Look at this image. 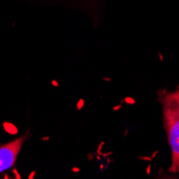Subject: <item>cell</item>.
<instances>
[{
	"instance_id": "7a4b0ae2",
	"label": "cell",
	"mask_w": 179,
	"mask_h": 179,
	"mask_svg": "<svg viewBox=\"0 0 179 179\" xmlns=\"http://www.w3.org/2000/svg\"><path fill=\"white\" fill-rule=\"evenodd\" d=\"M26 136H21L8 144L0 146V173L13 167Z\"/></svg>"
},
{
	"instance_id": "3957f363",
	"label": "cell",
	"mask_w": 179,
	"mask_h": 179,
	"mask_svg": "<svg viewBox=\"0 0 179 179\" xmlns=\"http://www.w3.org/2000/svg\"><path fill=\"white\" fill-rule=\"evenodd\" d=\"M3 129L7 133L12 134V135L18 133V129L16 128V126L11 122H3Z\"/></svg>"
},
{
	"instance_id": "9c48e42d",
	"label": "cell",
	"mask_w": 179,
	"mask_h": 179,
	"mask_svg": "<svg viewBox=\"0 0 179 179\" xmlns=\"http://www.w3.org/2000/svg\"><path fill=\"white\" fill-rule=\"evenodd\" d=\"M120 107H121V106H120V105L115 106V107H114V111H117V109H120Z\"/></svg>"
},
{
	"instance_id": "52a82bcc",
	"label": "cell",
	"mask_w": 179,
	"mask_h": 179,
	"mask_svg": "<svg viewBox=\"0 0 179 179\" xmlns=\"http://www.w3.org/2000/svg\"><path fill=\"white\" fill-rule=\"evenodd\" d=\"M35 172H32L31 174H30V176L28 177V179H33L35 178Z\"/></svg>"
},
{
	"instance_id": "277c9868",
	"label": "cell",
	"mask_w": 179,
	"mask_h": 179,
	"mask_svg": "<svg viewBox=\"0 0 179 179\" xmlns=\"http://www.w3.org/2000/svg\"><path fill=\"white\" fill-rule=\"evenodd\" d=\"M85 105V100L84 99H79L77 102V104H76V107H77V109L79 111V109H82L83 107H84Z\"/></svg>"
},
{
	"instance_id": "30bf717a",
	"label": "cell",
	"mask_w": 179,
	"mask_h": 179,
	"mask_svg": "<svg viewBox=\"0 0 179 179\" xmlns=\"http://www.w3.org/2000/svg\"><path fill=\"white\" fill-rule=\"evenodd\" d=\"M73 172H79V169H78V167H74Z\"/></svg>"
},
{
	"instance_id": "8fae6325",
	"label": "cell",
	"mask_w": 179,
	"mask_h": 179,
	"mask_svg": "<svg viewBox=\"0 0 179 179\" xmlns=\"http://www.w3.org/2000/svg\"><path fill=\"white\" fill-rule=\"evenodd\" d=\"M164 179H176V178H164Z\"/></svg>"
},
{
	"instance_id": "6da1fadb",
	"label": "cell",
	"mask_w": 179,
	"mask_h": 179,
	"mask_svg": "<svg viewBox=\"0 0 179 179\" xmlns=\"http://www.w3.org/2000/svg\"><path fill=\"white\" fill-rule=\"evenodd\" d=\"M164 128L172 150L169 171L179 173V87L172 92L164 91L160 98Z\"/></svg>"
},
{
	"instance_id": "8992f818",
	"label": "cell",
	"mask_w": 179,
	"mask_h": 179,
	"mask_svg": "<svg viewBox=\"0 0 179 179\" xmlns=\"http://www.w3.org/2000/svg\"><path fill=\"white\" fill-rule=\"evenodd\" d=\"M124 101H126V103H134V100L132 98H126L124 99Z\"/></svg>"
},
{
	"instance_id": "ba28073f",
	"label": "cell",
	"mask_w": 179,
	"mask_h": 179,
	"mask_svg": "<svg viewBox=\"0 0 179 179\" xmlns=\"http://www.w3.org/2000/svg\"><path fill=\"white\" fill-rule=\"evenodd\" d=\"M52 84H53L54 86H59V84H58L56 81H53V83H52Z\"/></svg>"
},
{
	"instance_id": "5b68a950",
	"label": "cell",
	"mask_w": 179,
	"mask_h": 179,
	"mask_svg": "<svg viewBox=\"0 0 179 179\" xmlns=\"http://www.w3.org/2000/svg\"><path fill=\"white\" fill-rule=\"evenodd\" d=\"M13 173H14V175H15V177H16V179H21V175H19V173H18L17 169H13Z\"/></svg>"
}]
</instances>
